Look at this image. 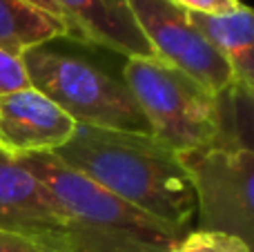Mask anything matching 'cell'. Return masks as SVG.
Instances as JSON below:
<instances>
[{"label":"cell","mask_w":254,"mask_h":252,"mask_svg":"<svg viewBox=\"0 0 254 252\" xmlns=\"http://www.w3.org/2000/svg\"><path fill=\"white\" fill-rule=\"evenodd\" d=\"M54 156L103 190L183 232L196 210L179 152L152 134L76 125L74 136Z\"/></svg>","instance_id":"1"},{"label":"cell","mask_w":254,"mask_h":252,"mask_svg":"<svg viewBox=\"0 0 254 252\" xmlns=\"http://www.w3.org/2000/svg\"><path fill=\"white\" fill-rule=\"evenodd\" d=\"M47 188L65 226V252H170L183 230L134 208L54 154L20 156Z\"/></svg>","instance_id":"2"},{"label":"cell","mask_w":254,"mask_h":252,"mask_svg":"<svg viewBox=\"0 0 254 252\" xmlns=\"http://www.w3.org/2000/svg\"><path fill=\"white\" fill-rule=\"evenodd\" d=\"M123 78L147 119L152 136L176 152L221 141V98L158 58H127Z\"/></svg>","instance_id":"3"},{"label":"cell","mask_w":254,"mask_h":252,"mask_svg":"<svg viewBox=\"0 0 254 252\" xmlns=\"http://www.w3.org/2000/svg\"><path fill=\"white\" fill-rule=\"evenodd\" d=\"M20 58L31 87L56 103L78 125L152 134L127 85L101 67L45 45L27 49Z\"/></svg>","instance_id":"4"},{"label":"cell","mask_w":254,"mask_h":252,"mask_svg":"<svg viewBox=\"0 0 254 252\" xmlns=\"http://www.w3.org/2000/svg\"><path fill=\"white\" fill-rule=\"evenodd\" d=\"M190 179L201 228L225 232L252 248L254 241V152L248 145L212 143L179 152Z\"/></svg>","instance_id":"5"},{"label":"cell","mask_w":254,"mask_h":252,"mask_svg":"<svg viewBox=\"0 0 254 252\" xmlns=\"http://www.w3.org/2000/svg\"><path fill=\"white\" fill-rule=\"evenodd\" d=\"M127 7L154 58L181 69L216 96L234 85L225 58L190 22L185 9L172 0H127Z\"/></svg>","instance_id":"6"},{"label":"cell","mask_w":254,"mask_h":252,"mask_svg":"<svg viewBox=\"0 0 254 252\" xmlns=\"http://www.w3.org/2000/svg\"><path fill=\"white\" fill-rule=\"evenodd\" d=\"M0 230L43 252H65V226L47 188L18 159L0 152Z\"/></svg>","instance_id":"7"},{"label":"cell","mask_w":254,"mask_h":252,"mask_svg":"<svg viewBox=\"0 0 254 252\" xmlns=\"http://www.w3.org/2000/svg\"><path fill=\"white\" fill-rule=\"evenodd\" d=\"M76 125L71 116L34 87L0 96V152L11 159L54 154L74 136Z\"/></svg>","instance_id":"8"},{"label":"cell","mask_w":254,"mask_h":252,"mask_svg":"<svg viewBox=\"0 0 254 252\" xmlns=\"http://www.w3.org/2000/svg\"><path fill=\"white\" fill-rule=\"evenodd\" d=\"M63 11L67 36L101 45L127 58H149L152 47L134 22L127 0H54Z\"/></svg>","instance_id":"9"},{"label":"cell","mask_w":254,"mask_h":252,"mask_svg":"<svg viewBox=\"0 0 254 252\" xmlns=\"http://www.w3.org/2000/svg\"><path fill=\"white\" fill-rule=\"evenodd\" d=\"M188 18L203 38L225 58L237 87L254 92V13L241 4L228 13H194Z\"/></svg>","instance_id":"10"},{"label":"cell","mask_w":254,"mask_h":252,"mask_svg":"<svg viewBox=\"0 0 254 252\" xmlns=\"http://www.w3.org/2000/svg\"><path fill=\"white\" fill-rule=\"evenodd\" d=\"M67 36L63 20L38 11L22 0H0V49L22 56L27 49Z\"/></svg>","instance_id":"11"},{"label":"cell","mask_w":254,"mask_h":252,"mask_svg":"<svg viewBox=\"0 0 254 252\" xmlns=\"http://www.w3.org/2000/svg\"><path fill=\"white\" fill-rule=\"evenodd\" d=\"M170 252H252V248L225 232L196 230L181 237V241Z\"/></svg>","instance_id":"12"},{"label":"cell","mask_w":254,"mask_h":252,"mask_svg":"<svg viewBox=\"0 0 254 252\" xmlns=\"http://www.w3.org/2000/svg\"><path fill=\"white\" fill-rule=\"evenodd\" d=\"M29 85V76L25 71L20 56H11V54L0 49V96L16 89H27Z\"/></svg>","instance_id":"13"},{"label":"cell","mask_w":254,"mask_h":252,"mask_svg":"<svg viewBox=\"0 0 254 252\" xmlns=\"http://www.w3.org/2000/svg\"><path fill=\"white\" fill-rule=\"evenodd\" d=\"M185 11L194 13H228L241 7V0H172Z\"/></svg>","instance_id":"14"},{"label":"cell","mask_w":254,"mask_h":252,"mask_svg":"<svg viewBox=\"0 0 254 252\" xmlns=\"http://www.w3.org/2000/svg\"><path fill=\"white\" fill-rule=\"evenodd\" d=\"M0 252H43V250L38 246H34L31 241L22 239V237L0 230Z\"/></svg>","instance_id":"15"},{"label":"cell","mask_w":254,"mask_h":252,"mask_svg":"<svg viewBox=\"0 0 254 252\" xmlns=\"http://www.w3.org/2000/svg\"><path fill=\"white\" fill-rule=\"evenodd\" d=\"M22 2L31 4V7H36L38 11L47 13V16L56 18V20H63V11H61V7H58L54 0H22ZM63 22H65V20H63ZM65 27H67V25H65Z\"/></svg>","instance_id":"16"}]
</instances>
